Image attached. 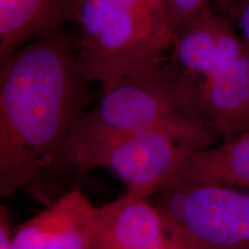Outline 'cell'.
I'll use <instances>...</instances> for the list:
<instances>
[{"instance_id": "cell-1", "label": "cell", "mask_w": 249, "mask_h": 249, "mask_svg": "<svg viewBox=\"0 0 249 249\" xmlns=\"http://www.w3.org/2000/svg\"><path fill=\"white\" fill-rule=\"evenodd\" d=\"M90 81L75 37L60 29L29 40L0 70V195L11 196L55 163L88 107Z\"/></svg>"}, {"instance_id": "cell-2", "label": "cell", "mask_w": 249, "mask_h": 249, "mask_svg": "<svg viewBox=\"0 0 249 249\" xmlns=\"http://www.w3.org/2000/svg\"><path fill=\"white\" fill-rule=\"evenodd\" d=\"M71 21L81 71L103 91L155 73L173 45L166 0H73Z\"/></svg>"}, {"instance_id": "cell-3", "label": "cell", "mask_w": 249, "mask_h": 249, "mask_svg": "<svg viewBox=\"0 0 249 249\" xmlns=\"http://www.w3.org/2000/svg\"><path fill=\"white\" fill-rule=\"evenodd\" d=\"M158 128L217 134L201 114L197 83L173 59L150 75L124 79L103 91L71 129L55 163L70 165L102 143Z\"/></svg>"}, {"instance_id": "cell-4", "label": "cell", "mask_w": 249, "mask_h": 249, "mask_svg": "<svg viewBox=\"0 0 249 249\" xmlns=\"http://www.w3.org/2000/svg\"><path fill=\"white\" fill-rule=\"evenodd\" d=\"M157 195L167 233L183 248L249 249L248 189L179 182Z\"/></svg>"}, {"instance_id": "cell-5", "label": "cell", "mask_w": 249, "mask_h": 249, "mask_svg": "<svg viewBox=\"0 0 249 249\" xmlns=\"http://www.w3.org/2000/svg\"><path fill=\"white\" fill-rule=\"evenodd\" d=\"M217 134L158 128L123 136L83 152L70 164L82 174L105 169L127 193L148 198L173 183L192 154L209 148Z\"/></svg>"}, {"instance_id": "cell-6", "label": "cell", "mask_w": 249, "mask_h": 249, "mask_svg": "<svg viewBox=\"0 0 249 249\" xmlns=\"http://www.w3.org/2000/svg\"><path fill=\"white\" fill-rule=\"evenodd\" d=\"M164 219L145 197L127 193L97 208L91 249H158L169 240Z\"/></svg>"}, {"instance_id": "cell-7", "label": "cell", "mask_w": 249, "mask_h": 249, "mask_svg": "<svg viewBox=\"0 0 249 249\" xmlns=\"http://www.w3.org/2000/svg\"><path fill=\"white\" fill-rule=\"evenodd\" d=\"M197 95L202 117L225 141L249 132L248 42L240 57L197 83Z\"/></svg>"}, {"instance_id": "cell-8", "label": "cell", "mask_w": 249, "mask_h": 249, "mask_svg": "<svg viewBox=\"0 0 249 249\" xmlns=\"http://www.w3.org/2000/svg\"><path fill=\"white\" fill-rule=\"evenodd\" d=\"M73 0H0V62L71 21Z\"/></svg>"}, {"instance_id": "cell-9", "label": "cell", "mask_w": 249, "mask_h": 249, "mask_svg": "<svg viewBox=\"0 0 249 249\" xmlns=\"http://www.w3.org/2000/svg\"><path fill=\"white\" fill-rule=\"evenodd\" d=\"M179 182L216 183L249 191V132L192 154L173 181Z\"/></svg>"}, {"instance_id": "cell-10", "label": "cell", "mask_w": 249, "mask_h": 249, "mask_svg": "<svg viewBox=\"0 0 249 249\" xmlns=\"http://www.w3.org/2000/svg\"><path fill=\"white\" fill-rule=\"evenodd\" d=\"M222 18L209 6L174 30L172 59L196 83L219 68L218 36Z\"/></svg>"}, {"instance_id": "cell-11", "label": "cell", "mask_w": 249, "mask_h": 249, "mask_svg": "<svg viewBox=\"0 0 249 249\" xmlns=\"http://www.w3.org/2000/svg\"><path fill=\"white\" fill-rule=\"evenodd\" d=\"M52 205L54 220L49 249H91L97 208L79 189L61 196Z\"/></svg>"}, {"instance_id": "cell-12", "label": "cell", "mask_w": 249, "mask_h": 249, "mask_svg": "<svg viewBox=\"0 0 249 249\" xmlns=\"http://www.w3.org/2000/svg\"><path fill=\"white\" fill-rule=\"evenodd\" d=\"M54 220L53 205L21 224L12 234L13 249H49Z\"/></svg>"}, {"instance_id": "cell-13", "label": "cell", "mask_w": 249, "mask_h": 249, "mask_svg": "<svg viewBox=\"0 0 249 249\" xmlns=\"http://www.w3.org/2000/svg\"><path fill=\"white\" fill-rule=\"evenodd\" d=\"M209 2L210 0H166L173 31L192 17L209 7Z\"/></svg>"}, {"instance_id": "cell-14", "label": "cell", "mask_w": 249, "mask_h": 249, "mask_svg": "<svg viewBox=\"0 0 249 249\" xmlns=\"http://www.w3.org/2000/svg\"><path fill=\"white\" fill-rule=\"evenodd\" d=\"M230 13L238 21L244 33L245 40L249 43V0H238Z\"/></svg>"}, {"instance_id": "cell-15", "label": "cell", "mask_w": 249, "mask_h": 249, "mask_svg": "<svg viewBox=\"0 0 249 249\" xmlns=\"http://www.w3.org/2000/svg\"><path fill=\"white\" fill-rule=\"evenodd\" d=\"M11 220L5 205L0 207V249H13L12 246Z\"/></svg>"}, {"instance_id": "cell-16", "label": "cell", "mask_w": 249, "mask_h": 249, "mask_svg": "<svg viewBox=\"0 0 249 249\" xmlns=\"http://www.w3.org/2000/svg\"><path fill=\"white\" fill-rule=\"evenodd\" d=\"M216 1L218 6L220 7V9H223V11H226V12H231L238 0H216Z\"/></svg>"}, {"instance_id": "cell-17", "label": "cell", "mask_w": 249, "mask_h": 249, "mask_svg": "<svg viewBox=\"0 0 249 249\" xmlns=\"http://www.w3.org/2000/svg\"><path fill=\"white\" fill-rule=\"evenodd\" d=\"M158 249H186V248H183L182 246L178 245L177 242H174L172 239L169 238V240L165 242V244Z\"/></svg>"}]
</instances>
